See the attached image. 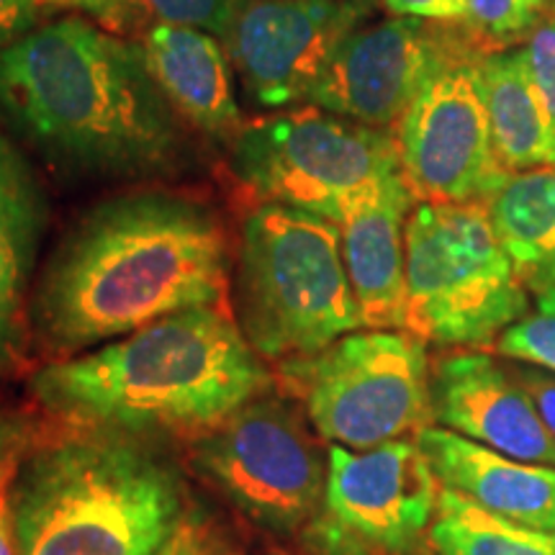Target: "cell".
<instances>
[{
    "label": "cell",
    "mask_w": 555,
    "mask_h": 555,
    "mask_svg": "<svg viewBox=\"0 0 555 555\" xmlns=\"http://www.w3.org/2000/svg\"><path fill=\"white\" fill-rule=\"evenodd\" d=\"M227 234L198 201L129 193L95 206L60 242L31 319L60 350H86L178 311L221 307Z\"/></svg>",
    "instance_id": "cell-1"
},
{
    "label": "cell",
    "mask_w": 555,
    "mask_h": 555,
    "mask_svg": "<svg viewBox=\"0 0 555 555\" xmlns=\"http://www.w3.org/2000/svg\"><path fill=\"white\" fill-rule=\"evenodd\" d=\"M0 121L62 165L116 176L165 168L183 142L142 47L86 18L0 50Z\"/></svg>",
    "instance_id": "cell-2"
},
{
    "label": "cell",
    "mask_w": 555,
    "mask_h": 555,
    "mask_svg": "<svg viewBox=\"0 0 555 555\" xmlns=\"http://www.w3.org/2000/svg\"><path fill=\"white\" fill-rule=\"evenodd\" d=\"M268 384L240 324L224 309L201 307L44 365L31 393L54 416L108 433H206Z\"/></svg>",
    "instance_id": "cell-3"
},
{
    "label": "cell",
    "mask_w": 555,
    "mask_h": 555,
    "mask_svg": "<svg viewBox=\"0 0 555 555\" xmlns=\"http://www.w3.org/2000/svg\"><path fill=\"white\" fill-rule=\"evenodd\" d=\"M9 494L18 555H159L183 527L170 463L108 429L34 450Z\"/></svg>",
    "instance_id": "cell-4"
},
{
    "label": "cell",
    "mask_w": 555,
    "mask_h": 555,
    "mask_svg": "<svg viewBox=\"0 0 555 555\" xmlns=\"http://www.w3.org/2000/svg\"><path fill=\"white\" fill-rule=\"evenodd\" d=\"M237 324L260 358L322 352L363 327L335 221L266 204L242 224Z\"/></svg>",
    "instance_id": "cell-5"
},
{
    "label": "cell",
    "mask_w": 555,
    "mask_h": 555,
    "mask_svg": "<svg viewBox=\"0 0 555 555\" xmlns=\"http://www.w3.org/2000/svg\"><path fill=\"white\" fill-rule=\"evenodd\" d=\"M530 298L481 204H416L406 221V324L425 343L486 347Z\"/></svg>",
    "instance_id": "cell-6"
},
{
    "label": "cell",
    "mask_w": 555,
    "mask_h": 555,
    "mask_svg": "<svg viewBox=\"0 0 555 555\" xmlns=\"http://www.w3.org/2000/svg\"><path fill=\"white\" fill-rule=\"evenodd\" d=\"M429 373L425 339L406 330L350 332L317 356L283 363L317 435L347 450L420 433L433 416Z\"/></svg>",
    "instance_id": "cell-7"
},
{
    "label": "cell",
    "mask_w": 555,
    "mask_h": 555,
    "mask_svg": "<svg viewBox=\"0 0 555 555\" xmlns=\"http://www.w3.org/2000/svg\"><path fill=\"white\" fill-rule=\"evenodd\" d=\"M232 172L268 204L335 221L384 180L399 176L397 139L319 106L291 111L242 129Z\"/></svg>",
    "instance_id": "cell-8"
},
{
    "label": "cell",
    "mask_w": 555,
    "mask_h": 555,
    "mask_svg": "<svg viewBox=\"0 0 555 555\" xmlns=\"http://www.w3.org/2000/svg\"><path fill=\"white\" fill-rule=\"evenodd\" d=\"M193 461L242 515L275 535L301 530L324 499L322 450L283 401L258 397L206 429Z\"/></svg>",
    "instance_id": "cell-9"
},
{
    "label": "cell",
    "mask_w": 555,
    "mask_h": 555,
    "mask_svg": "<svg viewBox=\"0 0 555 555\" xmlns=\"http://www.w3.org/2000/svg\"><path fill=\"white\" fill-rule=\"evenodd\" d=\"M481 54L440 69L393 127L401 176L416 204L486 206L509 180L478 93L476 60Z\"/></svg>",
    "instance_id": "cell-10"
},
{
    "label": "cell",
    "mask_w": 555,
    "mask_h": 555,
    "mask_svg": "<svg viewBox=\"0 0 555 555\" xmlns=\"http://www.w3.org/2000/svg\"><path fill=\"white\" fill-rule=\"evenodd\" d=\"M435 21L388 18L352 31L311 88L307 103L373 129L397 127L422 88L455 60L483 52Z\"/></svg>",
    "instance_id": "cell-11"
},
{
    "label": "cell",
    "mask_w": 555,
    "mask_h": 555,
    "mask_svg": "<svg viewBox=\"0 0 555 555\" xmlns=\"http://www.w3.org/2000/svg\"><path fill=\"white\" fill-rule=\"evenodd\" d=\"M367 11V0H249L227 39L253 101L266 108L307 103Z\"/></svg>",
    "instance_id": "cell-12"
},
{
    "label": "cell",
    "mask_w": 555,
    "mask_h": 555,
    "mask_svg": "<svg viewBox=\"0 0 555 555\" xmlns=\"http://www.w3.org/2000/svg\"><path fill=\"white\" fill-rule=\"evenodd\" d=\"M440 489L416 440L330 446L324 506L339 530L378 551L412 553L433 527Z\"/></svg>",
    "instance_id": "cell-13"
},
{
    "label": "cell",
    "mask_w": 555,
    "mask_h": 555,
    "mask_svg": "<svg viewBox=\"0 0 555 555\" xmlns=\"http://www.w3.org/2000/svg\"><path fill=\"white\" fill-rule=\"evenodd\" d=\"M429 412L450 433L522 463L555 468L547 433L509 365L483 352H453L429 373Z\"/></svg>",
    "instance_id": "cell-14"
},
{
    "label": "cell",
    "mask_w": 555,
    "mask_h": 555,
    "mask_svg": "<svg viewBox=\"0 0 555 555\" xmlns=\"http://www.w3.org/2000/svg\"><path fill=\"white\" fill-rule=\"evenodd\" d=\"M412 204V191L399 172L367 191L339 221L347 275L367 330H404L406 324V221Z\"/></svg>",
    "instance_id": "cell-15"
},
{
    "label": "cell",
    "mask_w": 555,
    "mask_h": 555,
    "mask_svg": "<svg viewBox=\"0 0 555 555\" xmlns=\"http://www.w3.org/2000/svg\"><path fill=\"white\" fill-rule=\"evenodd\" d=\"M414 440L442 489L509 522L555 532V468L506 457L446 427L425 425Z\"/></svg>",
    "instance_id": "cell-16"
},
{
    "label": "cell",
    "mask_w": 555,
    "mask_h": 555,
    "mask_svg": "<svg viewBox=\"0 0 555 555\" xmlns=\"http://www.w3.org/2000/svg\"><path fill=\"white\" fill-rule=\"evenodd\" d=\"M139 47L152 78L180 116L208 134H229L240 127L232 69L214 34L163 21L144 34Z\"/></svg>",
    "instance_id": "cell-17"
},
{
    "label": "cell",
    "mask_w": 555,
    "mask_h": 555,
    "mask_svg": "<svg viewBox=\"0 0 555 555\" xmlns=\"http://www.w3.org/2000/svg\"><path fill=\"white\" fill-rule=\"evenodd\" d=\"M47 227V196L24 152L0 134V365L16 358L34 262Z\"/></svg>",
    "instance_id": "cell-18"
},
{
    "label": "cell",
    "mask_w": 555,
    "mask_h": 555,
    "mask_svg": "<svg viewBox=\"0 0 555 555\" xmlns=\"http://www.w3.org/2000/svg\"><path fill=\"white\" fill-rule=\"evenodd\" d=\"M476 82L502 168L517 176L555 165V134L525 50L483 52L476 60Z\"/></svg>",
    "instance_id": "cell-19"
},
{
    "label": "cell",
    "mask_w": 555,
    "mask_h": 555,
    "mask_svg": "<svg viewBox=\"0 0 555 555\" xmlns=\"http://www.w3.org/2000/svg\"><path fill=\"white\" fill-rule=\"evenodd\" d=\"M486 208L525 288H555V165L509 176Z\"/></svg>",
    "instance_id": "cell-20"
},
{
    "label": "cell",
    "mask_w": 555,
    "mask_h": 555,
    "mask_svg": "<svg viewBox=\"0 0 555 555\" xmlns=\"http://www.w3.org/2000/svg\"><path fill=\"white\" fill-rule=\"evenodd\" d=\"M427 540L435 555H555V532L491 515L450 489H440Z\"/></svg>",
    "instance_id": "cell-21"
},
{
    "label": "cell",
    "mask_w": 555,
    "mask_h": 555,
    "mask_svg": "<svg viewBox=\"0 0 555 555\" xmlns=\"http://www.w3.org/2000/svg\"><path fill=\"white\" fill-rule=\"evenodd\" d=\"M551 9V0H466L468 34L483 52L506 50L527 39Z\"/></svg>",
    "instance_id": "cell-22"
},
{
    "label": "cell",
    "mask_w": 555,
    "mask_h": 555,
    "mask_svg": "<svg viewBox=\"0 0 555 555\" xmlns=\"http://www.w3.org/2000/svg\"><path fill=\"white\" fill-rule=\"evenodd\" d=\"M496 345L504 358L555 373V288L538 294L535 307L512 324Z\"/></svg>",
    "instance_id": "cell-23"
},
{
    "label": "cell",
    "mask_w": 555,
    "mask_h": 555,
    "mask_svg": "<svg viewBox=\"0 0 555 555\" xmlns=\"http://www.w3.org/2000/svg\"><path fill=\"white\" fill-rule=\"evenodd\" d=\"M165 24L193 26V29L229 37L249 0H144Z\"/></svg>",
    "instance_id": "cell-24"
},
{
    "label": "cell",
    "mask_w": 555,
    "mask_h": 555,
    "mask_svg": "<svg viewBox=\"0 0 555 555\" xmlns=\"http://www.w3.org/2000/svg\"><path fill=\"white\" fill-rule=\"evenodd\" d=\"M527 67L543 101L547 121L555 134V9L551 5L538 26L527 34V44L522 47Z\"/></svg>",
    "instance_id": "cell-25"
},
{
    "label": "cell",
    "mask_w": 555,
    "mask_h": 555,
    "mask_svg": "<svg viewBox=\"0 0 555 555\" xmlns=\"http://www.w3.org/2000/svg\"><path fill=\"white\" fill-rule=\"evenodd\" d=\"M509 371L530 397L547 433L555 437V373L532 363H519V360H512Z\"/></svg>",
    "instance_id": "cell-26"
},
{
    "label": "cell",
    "mask_w": 555,
    "mask_h": 555,
    "mask_svg": "<svg viewBox=\"0 0 555 555\" xmlns=\"http://www.w3.org/2000/svg\"><path fill=\"white\" fill-rule=\"evenodd\" d=\"M29 422L0 409V486H9L29 450Z\"/></svg>",
    "instance_id": "cell-27"
},
{
    "label": "cell",
    "mask_w": 555,
    "mask_h": 555,
    "mask_svg": "<svg viewBox=\"0 0 555 555\" xmlns=\"http://www.w3.org/2000/svg\"><path fill=\"white\" fill-rule=\"evenodd\" d=\"M388 13L399 18H422L435 24H466V0H384Z\"/></svg>",
    "instance_id": "cell-28"
},
{
    "label": "cell",
    "mask_w": 555,
    "mask_h": 555,
    "mask_svg": "<svg viewBox=\"0 0 555 555\" xmlns=\"http://www.w3.org/2000/svg\"><path fill=\"white\" fill-rule=\"evenodd\" d=\"M39 0H0V50L37 29Z\"/></svg>",
    "instance_id": "cell-29"
},
{
    "label": "cell",
    "mask_w": 555,
    "mask_h": 555,
    "mask_svg": "<svg viewBox=\"0 0 555 555\" xmlns=\"http://www.w3.org/2000/svg\"><path fill=\"white\" fill-rule=\"evenodd\" d=\"M0 555H18L16 535H13L9 486H0Z\"/></svg>",
    "instance_id": "cell-30"
},
{
    "label": "cell",
    "mask_w": 555,
    "mask_h": 555,
    "mask_svg": "<svg viewBox=\"0 0 555 555\" xmlns=\"http://www.w3.org/2000/svg\"><path fill=\"white\" fill-rule=\"evenodd\" d=\"M50 3H62V5H78V9H86L99 18H111L116 16L121 9L124 0H50Z\"/></svg>",
    "instance_id": "cell-31"
},
{
    "label": "cell",
    "mask_w": 555,
    "mask_h": 555,
    "mask_svg": "<svg viewBox=\"0 0 555 555\" xmlns=\"http://www.w3.org/2000/svg\"><path fill=\"white\" fill-rule=\"evenodd\" d=\"M159 555H198V540L196 532L191 527H180V532L170 540L168 547H165Z\"/></svg>",
    "instance_id": "cell-32"
}]
</instances>
